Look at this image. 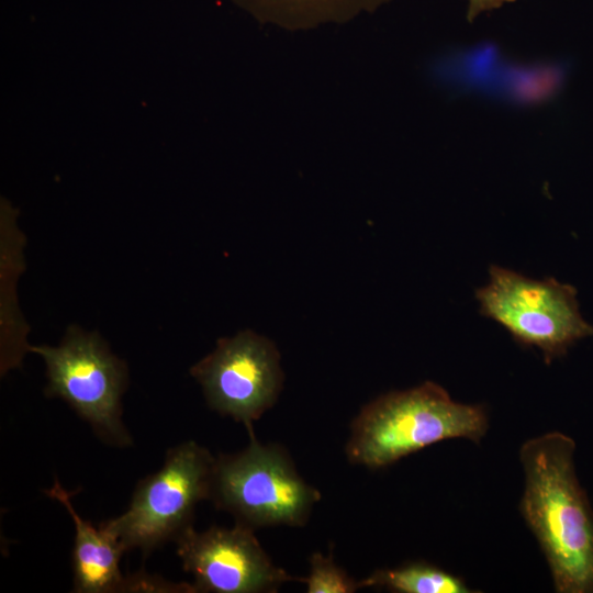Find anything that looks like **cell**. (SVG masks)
<instances>
[{
    "instance_id": "obj_1",
    "label": "cell",
    "mask_w": 593,
    "mask_h": 593,
    "mask_svg": "<svg viewBox=\"0 0 593 593\" xmlns=\"http://www.w3.org/2000/svg\"><path fill=\"white\" fill-rule=\"evenodd\" d=\"M574 440L549 432L519 449L521 514L547 560L557 593H593V508L574 467Z\"/></svg>"
},
{
    "instance_id": "obj_2",
    "label": "cell",
    "mask_w": 593,
    "mask_h": 593,
    "mask_svg": "<svg viewBox=\"0 0 593 593\" xmlns=\"http://www.w3.org/2000/svg\"><path fill=\"white\" fill-rule=\"evenodd\" d=\"M488 429L484 405L457 402L425 381L366 404L350 424L345 450L349 462L374 470L443 440L479 443Z\"/></svg>"
},
{
    "instance_id": "obj_3",
    "label": "cell",
    "mask_w": 593,
    "mask_h": 593,
    "mask_svg": "<svg viewBox=\"0 0 593 593\" xmlns=\"http://www.w3.org/2000/svg\"><path fill=\"white\" fill-rule=\"evenodd\" d=\"M248 446L215 458L210 501L251 529L304 526L322 495L298 472L283 447L261 444L253 429Z\"/></svg>"
},
{
    "instance_id": "obj_4",
    "label": "cell",
    "mask_w": 593,
    "mask_h": 593,
    "mask_svg": "<svg viewBox=\"0 0 593 593\" xmlns=\"http://www.w3.org/2000/svg\"><path fill=\"white\" fill-rule=\"evenodd\" d=\"M215 457L193 440L170 448L163 467L138 481L127 510L102 525L125 551L150 553L192 526L194 510L210 500Z\"/></svg>"
},
{
    "instance_id": "obj_5",
    "label": "cell",
    "mask_w": 593,
    "mask_h": 593,
    "mask_svg": "<svg viewBox=\"0 0 593 593\" xmlns=\"http://www.w3.org/2000/svg\"><path fill=\"white\" fill-rule=\"evenodd\" d=\"M577 295L572 284L556 278L534 279L496 265L490 266L488 283L475 291L480 313L519 345L537 348L547 365L593 335Z\"/></svg>"
},
{
    "instance_id": "obj_6",
    "label": "cell",
    "mask_w": 593,
    "mask_h": 593,
    "mask_svg": "<svg viewBox=\"0 0 593 593\" xmlns=\"http://www.w3.org/2000/svg\"><path fill=\"white\" fill-rule=\"evenodd\" d=\"M29 350L45 361L47 396L65 400L107 443L131 444L121 418L127 368L98 333L71 325L57 347L29 346Z\"/></svg>"
},
{
    "instance_id": "obj_7",
    "label": "cell",
    "mask_w": 593,
    "mask_h": 593,
    "mask_svg": "<svg viewBox=\"0 0 593 593\" xmlns=\"http://www.w3.org/2000/svg\"><path fill=\"white\" fill-rule=\"evenodd\" d=\"M209 406L243 423L247 430L277 402L283 383L275 344L253 331L217 340L190 369Z\"/></svg>"
},
{
    "instance_id": "obj_8",
    "label": "cell",
    "mask_w": 593,
    "mask_h": 593,
    "mask_svg": "<svg viewBox=\"0 0 593 593\" xmlns=\"http://www.w3.org/2000/svg\"><path fill=\"white\" fill-rule=\"evenodd\" d=\"M175 542L183 570L193 577L195 592L273 593L294 580L272 562L254 529L237 523L204 532L191 526Z\"/></svg>"
},
{
    "instance_id": "obj_9",
    "label": "cell",
    "mask_w": 593,
    "mask_h": 593,
    "mask_svg": "<svg viewBox=\"0 0 593 593\" xmlns=\"http://www.w3.org/2000/svg\"><path fill=\"white\" fill-rule=\"evenodd\" d=\"M46 494L63 504L75 524L72 549L74 591L78 593L126 592L127 578L120 570V559L125 552L119 540L102 525L93 526L81 518L66 491L55 480Z\"/></svg>"
},
{
    "instance_id": "obj_10",
    "label": "cell",
    "mask_w": 593,
    "mask_h": 593,
    "mask_svg": "<svg viewBox=\"0 0 593 593\" xmlns=\"http://www.w3.org/2000/svg\"><path fill=\"white\" fill-rule=\"evenodd\" d=\"M256 19L289 30L342 23L392 0H234Z\"/></svg>"
},
{
    "instance_id": "obj_11",
    "label": "cell",
    "mask_w": 593,
    "mask_h": 593,
    "mask_svg": "<svg viewBox=\"0 0 593 593\" xmlns=\"http://www.w3.org/2000/svg\"><path fill=\"white\" fill-rule=\"evenodd\" d=\"M359 588L398 593H472L466 582L432 563L412 561L393 569H378L359 580Z\"/></svg>"
},
{
    "instance_id": "obj_12",
    "label": "cell",
    "mask_w": 593,
    "mask_h": 593,
    "mask_svg": "<svg viewBox=\"0 0 593 593\" xmlns=\"http://www.w3.org/2000/svg\"><path fill=\"white\" fill-rule=\"evenodd\" d=\"M309 562L310 573L301 580L307 593H353L360 589L359 581L336 564L332 553L313 552Z\"/></svg>"
},
{
    "instance_id": "obj_13",
    "label": "cell",
    "mask_w": 593,
    "mask_h": 593,
    "mask_svg": "<svg viewBox=\"0 0 593 593\" xmlns=\"http://www.w3.org/2000/svg\"><path fill=\"white\" fill-rule=\"evenodd\" d=\"M516 0H468L467 21L473 22L481 14L500 9L505 4L513 3Z\"/></svg>"
}]
</instances>
